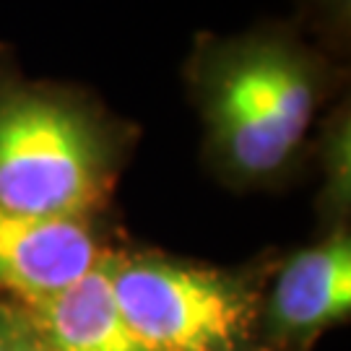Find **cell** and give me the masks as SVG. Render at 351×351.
<instances>
[{
    "label": "cell",
    "instance_id": "cell-1",
    "mask_svg": "<svg viewBox=\"0 0 351 351\" xmlns=\"http://www.w3.org/2000/svg\"><path fill=\"white\" fill-rule=\"evenodd\" d=\"M341 78V63L287 21H263L229 37L203 32L185 63L208 159L234 185L274 182L300 159Z\"/></svg>",
    "mask_w": 351,
    "mask_h": 351
},
{
    "label": "cell",
    "instance_id": "cell-11",
    "mask_svg": "<svg viewBox=\"0 0 351 351\" xmlns=\"http://www.w3.org/2000/svg\"><path fill=\"white\" fill-rule=\"evenodd\" d=\"M234 351H237V349H234Z\"/></svg>",
    "mask_w": 351,
    "mask_h": 351
},
{
    "label": "cell",
    "instance_id": "cell-10",
    "mask_svg": "<svg viewBox=\"0 0 351 351\" xmlns=\"http://www.w3.org/2000/svg\"><path fill=\"white\" fill-rule=\"evenodd\" d=\"M0 351H16L13 310H0Z\"/></svg>",
    "mask_w": 351,
    "mask_h": 351
},
{
    "label": "cell",
    "instance_id": "cell-8",
    "mask_svg": "<svg viewBox=\"0 0 351 351\" xmlns=\"http://www.w3.org/2000/svg\"><path fill=\"white\" fill-rule=\"evenodd\" d=\"M323 162L328 169L326 203L336 213L349 206V112L330 114L326 133H323Z\"/></svg>",
    "mask_w": 351,
    "mask_h": 351
},
{
    "label": "cell",
    "instance_id": "cell-9",
    "mask_svg": "<svg viewBox=\"0 0 351 351\" xmlns=\"http://www.w3.org/2000/svg\"><path fill=\"white\" fill-rule=\"evenodd\" d=\"M13 330H16V351H50L37 339V333L32 330L19 310H13Z\"/></svg>",
    "mask_w": 351,
    "mask_h": 351
},
{
    "label": "cell",
    "instance_id": "cell-5",
    "mask_svg": "<svg viewBox=\"0 0 351 351\" xmlns=\"http://www.w3.org/2000/svg\"><path fill=\"white\" fill-rule=\"evenodd\" d=\"M349 310L351 242L346 226H336L326 239L284 263L265 304V320L276 339L304 343L349 317Z\"/></svg>",
    "mask_w": 351,
    "mask_h": 351
},
{
    "label": "cell",
    "instance_id": "cell-3",
    "mask_svg": "<svg viewBox=\"0 0 351 351\" xmlns=\"http://www.w3.org/2000/svg\"><path fill=\"white\" fill-rule=\"evenodd\" d=\"M110 278L130 328L151 351H234L255 297L242 278L154 255H112Z\"/></svg>",
    "mask_w": 351,
    "mask_h": 351
},
{
    "label": "cell",
    "instance_id": "cell-4",
    "mask_svg": "<svg viewBox=\"0 0 351 351\" xmlns=\"http://www.w3.org/2000/svg\"><path fill=\"white\" fill-rule=\"evenodd\" d=\"M104 252L91 221L34 219L0 206V291L24 304L71 287Z\"/></svg>",
    "mask_w": 351,
    "mask_h": 351
},
{
    "label": "cell",
    "instance_id": "cell-6",
    "mask_svg": "<svg viewBox=\"0 0 351 351\" xmlns=\"http://www.w3.org/2000/svg\"><path fill=\"white\" fill-rule=\"evenodd\" d=\"M50 351H151L130 328L110 278V252L71 287L19 310Z\"/></svg>",
    "mask_w": 351,
    "mask_h": 351
},
{
    "label": "cell",
    "instance_id": "cell-7",
    "mask_svg": "<svg viewBox=\"0 0 351 351\" xmlns=\"http://www.w3.org/2000/svg\"><path fill=\"white\" fill-rule=\"evenodd\" d=\"M294 26L336 63L349 58L351 0H297Z\"/></svg>",
    "mask_w": 351,
    "mask_h": 351
},
{
    "label": "cell",
    "instance_id": "cell-2",
    "mask_svg": "<svg viewBox=\"0 0 351 351\" xmlns=\"http://www.w3.org/2000/svg\"><path fill=\"white\" fill-rule=\"evenodd\" d=\"M128 133L88 94L29 81L0 45V206L34 219L94 221Z\"/></svg>",
    "mask_w": 351,
    "mask_h": 351
}]
</instances>
